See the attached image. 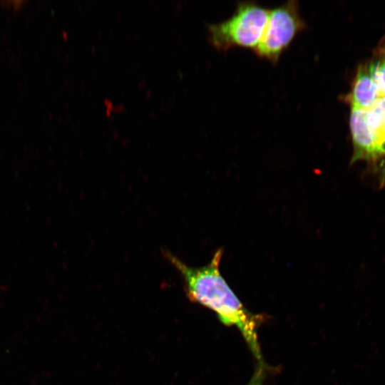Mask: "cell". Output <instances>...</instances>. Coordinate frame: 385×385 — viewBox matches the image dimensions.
I'll use <instances>...</instances> for the list:
<instances>
[{
    "label": "cell",
    "mask_w": 385,
    "mask_h": 385,
    "mask_svg": "<svg viewBox=\"0 0 385 385\" xmlns=\"http://www.w3.org/2000/svg\"><path fill=\"white\" fill-rule=\"evenodd\" d=\"M163 256L182 277L188 298L214 311L227 326H235L241 332L252 352L262 359L257 337L258 318L242 304L220 271L223 248L217 249L207 265L193 267L171 252Z\"/></svg>",
    "instance_id": "6da1fadb"
},
{
    "label": "cell",
    "mask_w": 385,
    "mask_h": 385,
    "mask_svg": "<svg viewBox=\"0 0 385 385\" xmlns=\"http://www.w3.org/2000/svg\"><path fill=\"white\" fill-rule=\"evenodd\" d=\"M270 9L252 1L237 4L226 20L207 25V39L218 50L258 46L266 27Z\"/></svg>",
    "instance_id": "7a4b0ae2"
},
{
    "label": "cell",
    "mask_w": 385,
    "mask_h": 385,
    "mask_svg": "<svg viewBox=\"0 0 385 385\" xmlns=\"http://www.w3.org/2000/svg\"><path fill=\"white\" fill-rule=\"evenodd\" d=\"M306 27L297 0H289L270 9L262 37L254 52L277 63L296 36Z\"/></svg>",
    "instance_id": "3957f363"
},
{
    "label": "cell",
    "mask_w": 385,
    "mask_h": 385,
    "mask_svg": "<svg viewBox=\"0 0 385 385\" xmlns=\"http://www.w3.org/2000/svg\"><path fill=\"white\" fill-rule=\"evenodd\" d=\"M349 128L353 145L350 165L364 160L376 175L379 164L378 141L376 133L366 120V111L351 108Z\"/></svg>",
    "instance_id": "277c9868"
},
{
    "label": "cell",
    "mask_w": 385,
    "mask_h": 385,
    "mask_svg": "<svg viewBox=\"0 0 385 385\" xmlns=\"http://www.w3.org/2000/svg\"><path fill=\"white\" fill-rule=\"evenodd\" d=\"M382 95L374 81L369 62L359 66L350 92L343 97L351 108L369 110Z\"/></svg>",
    "instance_id": "5b68a950"
},
{
    "label": "cell",
    "mask_w": 385,
    "mask_h": 385,
    "mask_svg": "<svg viewBox=\"0 0 385 385\" xmlns=\"http://www.w3.org/2000/svg\"><path fill=\"white\" fill-rule=\"evenodd\" d=\"M369 64L374 81L380 92L385 94V38L376 47Z\"/></svg>",
    "instance_id": "8992f818"
},
{
    "label": "cell",
    "mask_w": 385,
    "mask_h": 385,
    "mask_svg": "<svg viewBox=\"0 0 385 385\" xmlns=\"http://www.w3.org/2000/svg\"><path fill=\"white\" fill-rule=\"evenodd\" d=\"M366 120L369 128L376 134L385 125V94H382L366 111Z\"/></svg>",
    "instance_id": "52a82bcc"
},
{
    "label": "cell",
    "mask_w": 385,
    "mask_h": 385,
    "mask_svg": "<svg viewBox=\"0 0 385 385\" xmlns=\"http://www.w3.org/2000/svg\"><path fill=\"white\" fill-rule=\"evenodd\" d=\"M378 141L379 164L376 178L380 188L385 185V125L376 134Z\"/></svg>",
    "instance_id": "ba28073f"
},
{
    "label": "cell",
    "mask_w": 385,
    "mask_h": 385,
    "mask_svg": "<svg viewBox=\"0 0 385 385\" xmlns=\"http://www.w3.org/2000/svg\"><path fill=\"white\" fill-rule=\"evenodd\" d=\"M26 1L11 0V1H0V7L12 11H19L23 8Z\"/></svg>",
    "instance_id": "9c48e42d"
},
{
    "label": "cell",
    "mask_w": 385,
    "mask_h": 385,
    "mask_svg": "<svg viewBox=\"0 0 385 385\" xmlns=\"http://www.w3.org/2000/svg\"><path fill=\"white\" fill-rule=\"evenodd\" d=\"M264 376L263 368H259L252 376L250 382L246 385H262Z\"/></svg>",
    "instance_id": "30bf717a"
}]
</instances>
